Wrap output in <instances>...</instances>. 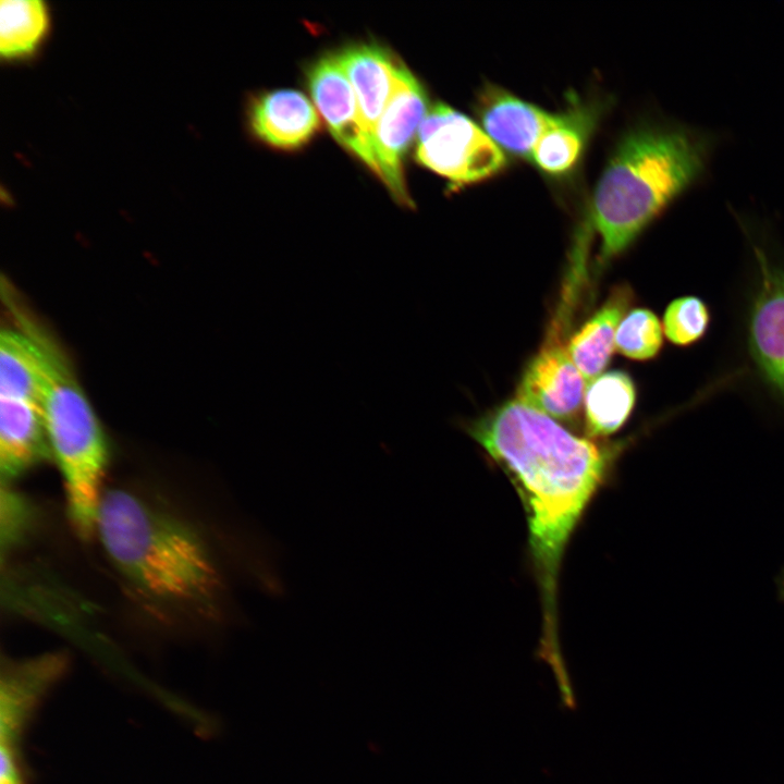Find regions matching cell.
Returning a JSON list of instances; mask_svg holds the SVG:
<instances>
[{
    "mask_svg": "<svg viewBox=\"0 0 784 784\" xmlns=\"http://www.w3.org/2000/svg\"><path fill=\"white\" fill-rule=\"evenodd\" d=\"M465 428L514 479L528 511L532 553L552 577L569 535L605 477L609 452L516 399Z\"/></svg>",
    "mask_w": 784,
    "mask_h": 784,
    "instance_id": "cell-1",
    "label": "cell"
},
{
    "mask_svg": "<svg viewBox=\"0 0 784 784\" xmlns=\"http://www.w3.org/2000/svg\"><path fill=\"white\" fill-rule=\"evenodd\" d=\"M96 534L115 569L158 607L218 615L222 568L198 530L180 515L126 489L103 491Z\"/></svg>",
    "mask_w": 784,
    "mask_h": 784,
    "instance_id": "cell-2",
    "label": "cell"
},
{
    "mask_svg": "<svg viewBox=\"0 0 784 784\" xmlns=\"http://www.w3.org/2000/svg\"><path fill=\"white\" fill-rule=\"evenodd\" d=\"M716 143L715 134L678 123L644 126L621 140L592 199L602 262L623 253L703 175Z\"/></svg>",
    "mask_w": 784,
    "mask_h": 784,
    "instance_id": "cell-3",
    "label": "cell"
},
{
    "mask_svg": "<svg viewBox=\"0 0 784 784\" xmlns=\"http://www.w3.org/2000/svg\"><path fill=\"white\" fill-rule=\"evenodd\" d=\"M20 330L37 348L44 371L42 408L52 455L62 474L71 524L83 539L95 532L108 449L101 426L52 334L10 291Z\"/></svg>",
    "mask_w": 784,
    "mask_h": 784,
    "instance_id": "cell-4",
    "label": "cell"
},
{
    "mask_svg": "<svg viewBox=\"0 0 784 784\" xmlns=\"http://www.w3.org/2000/svg\"><path fill=\"white\" fill-rule=\"evenodd\" d=\"M416 159L460 185L488 179L506 163L482 127L443 103L428 110L418 127Z\"/></svg>",
    "mask_w": 784,
    "mask_h": 784,
    "instance_id": "cell-5",
    "label": "cell"
},
{
    "mask_svg": "<svg viewBox=\"0 0 784 784\" xmlns=\"http://www.w3.org/2000/svg\"><path fill=\"white\" fill-rule=\"evenodd\" d=\"M68 667L61 652L2 662L0 679V757L24 760L22 739L42 698Z\"/></svg>",
    "mask_w": 784,
    "mask_h": 784,
    "instance_id": "cell-6",
    "label": "cell"
},
{
    "mask_svg": "<svg viewBox=\"0 0 784 784\" xmlns=\"http://www.w3.org/2000/svg\"><path fill=\"white\" fill-rule=\"evenodd\" d=\"M426 94L416 77L402 64L393 96L373 132L379 177L402 206L412 207L403 177V158L428 111Z\"/></svg>",
    "mask_w": 784,
    "mask_h": 784,
    "instance_id": "cell-7",
    "label": "cell"
},
{
    "mask_svg": "<svg viewBox=\"0 0 784 784\" xmlns=\"http://www.w3.org/2000/svg\"><path fill=\"white\" fill-rule=\"evenodd\" d=\"M307 83L314 102L333 137L379 176L372 138L336 53H327L317 59L308 68Z\"/></svg>",
    "mask_w": 784,
    "mask_h": 784,
    "instance_id": "cell-8",
    "label": "cell"
},
{
    "mask_svg": "<svg viewBox=\"0 0 784 784\" xmlns=\"http://www.w3.org/2000/svg\"><path fill=\"white\" fill-rule=\"evenodd\" d=\"M758 285L750 307L748 343L760 372L784 396V268L754 245Z\"/></svg>",
    "mask_w": 784,
    "mask_h": 784,
    "instance_id": "cell-9",
    "label": "cell"
},
{
    "mask_svg": "<svg viewBox=\"0 0 784 784\" xmlns=\"http://www.w3.org/2000/svg\"><path fill=\"white\" fill-rule=\"evenodd\" d=\"M586 382L559 340L547 341L525 368L516 400L553 419H574L580 411Z\"/></svg>",
    "mask_w": 784,
    "mask_h": 784,
    "instance_id": "cell-10",
    "label": "cell"
},
{
    "mask_svg": "<svg viewBox=\"0 0 784 784\" xmlns=\"http://www.w3.org/2000/svg\"><path fill=\"white\" fill-rule=\"evenodd\" d=\"M52 455L42 403L0 396V470L2 482L23 475Z\"/></svg>",
    "mask_w": 784,
    "mask_h": 784,
    "instance_id": "cell-11",
    "label": "cell"
},
{
    "mask_svg": "<svg viewBox=\"0 0 784 784\" xmlns=\"http://www.w3.org/2000/svg\"><path fill=\"white\" fill-rule=\"evenodd\" d=\"M479 117L483 131L501 149L530 159L536 143L559 114L490 87L480 97Z\"/></svg>",
    "mask_w": 784,
    "mask_h": 784,
    "instance_id": "cell-12",
    "label": "cell"
},
{
    "mask_svg": "<svg viewBox=\"0 0 784 784\" xmlns=\"http://www.w3.org/2000/svg\"><path fill=\"white\" fill-rule=\"evenodd\" d=\"M336 57L373 143L375 128L395 91L402 63L377 44L347 46Z\"/></svg>",
    "mask_w": 784,
    "mask_h": 784,
    "instance_id": "cell-13",
    "label": "cell"
},
{
    "mask_svg": "<svg viewBox=\"0 0 784 784\" xmlns=\"http://www.w3.org/2000/svg\"><path fill=\"white\" fill-rule=\"evenodd\" d=\"M248 120L257 138L280 149L303 146L320 125L318 112L310 100L293 89H277L254 98Z\"/></svg>",
    "mask_w": 784,
    "mask_h": 784,
    "instance_id": "cell-14",
    "label": "cell"
},
{
    "mask_svg": "<svg viewBox=\"0 0 784 784\" xmlns=\"http://www.w3.org/2000/svg\"><path fill=\"white\" fill-rule=\"evenodd\" d=\"M629 286L618 285L602 306L573 334L567 351L588 387L608 366L618 326L633 302Z\"/></svg>",
    "mask_w": 784,
    "mask_h": 784,
    "instance_id": "cell-15",
    "label": "cell"
},
{
    "mask_svg": "<svg viewBox=\"0 0 784 784\" xmlns=\"http://www.w3.org/2000/svg\"><path fill=\"white\" fill-rule=\"evenodd\" d=\"M636 403L632 377L621 370L600 375L586 389L585 425L590 437H604L617 431L628 419Z\"/></svg>",
    "mask_w": 784,
    "mask_h": 784,
    "instance_id": "cell-16",
    "label": "cell"
},
{
    "mask_svg": "<svg viewBox=\"0 0 784 784\" xmlns=\"http://www.w3.org/2000/svg\"><path fill=\"white\" fill-rule=\"evenodd\" d=\"M0 396L42 403L41 359L34 343L21 330H3L0 335Z\"/></svg>",
    "mask_w": 784,
    "mask_h": 784,
    "instance_id": "cell-17",
    "label": "cell"
},
{
    "mask_svg": "<svg viewBox=\"0 0 784 784\" xmlns=\"http://www.w3.org/2000/svg\"><path fill=\"white\" fill-rule=\"evenodd\" d=\"M592 123V112L588 110L559 114L536 143L530 160L549 174L568 171L580 157Z\"/></svg>",
    "mask_w": 784,
    "mask_h": 784,
    "instance_id": "cell-18",
    "label": "cell"
},
{
    "mask_svg": "<svg viewBox=\"0 0 784 784\" xmlns=\"http://www.w3.org/2000/svg\"><path fill=\"white\" fill-rule=\"evenodd\" d=\"M49 27V12L40 0L0 2V54L14 60L32 54Z\"/></svg>",
    "mask_w": 784,
    "mask_h": 784,
    "instance_id": "cell-19",
    "label": "cell"
},
{
    "mask_svg": "<svg viewBox=\"0 0 784 784\" xmlns=\"http://www.w3.org/2000/svg\"><path fill=\"white\" fill-rule=\"evenodd\" d=\"M663 326L647 308L629 310L621 321L615 351L634 360H649L658 356L663 345Z\"/></svg>",
    "mask_w": 784,
    "mask_h": 784,
    "instance_id": "cell-20",
    "label": "cell"
},
{
    "mask_svg": "<svg viewBox=\"0 0 784 784\" xmlns=\"http://www.w3.org/2000/svg\"><path fill=\"white\" fill-rule=\"evenodd\" d=\"M711 322L708 305L698 296L685 295L673 299L663 315V331L670 342L687 347L699 342Z\"/></svg>",
    "mask_w": 784,
    "mask_h": 784,
    "instance_id": "cell-21",
    "label": "cell"
},
{
    "mask_svg": "<svg viewBox=\"0 0 784 784\" xmlns=\"http://www.w3.org/2000/svg\"><path fill=\"white\" fill-rule=\"evenodd\" d=\"M32 510L26 500L12 488H1V541L11 548L27 532Z\"/></svg>",
    "mask_w": 784,
    "mask_h": 784,
    "instance_id": "cell-22",
    "label": "cell"
}]
</instances>
